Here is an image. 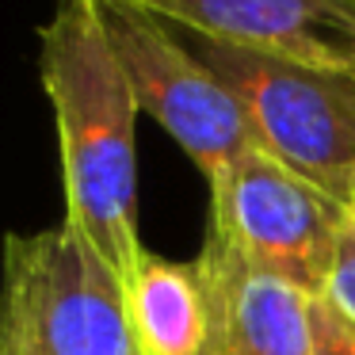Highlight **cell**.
Wrapping results in <instances>:
<instances>
[{"label":"cell","mask_w":355,"mask_h":355,"mask_svg":"<svg viewBox=\"0 0 355 355\" xmlns=\"http://www.w3.org/2000/svg\"><path fill=\"white\" fill-rule=\"evenodd\" d=\"M39 80L54 111L65 225L111 268L134 275L138 233V100L103 27L100 0H58L39 27Z\"/></svg>","instance_id":"cell-1"},{"label":"cell","mask_w":355,"mask_h":355,"mask_svg":"<svg viewBox=\"0 0 355 355\" xmlns=\"http://www.w3.org/2000/svg\"><path fill=\"white\" fill-rule=\"evenodd\" d=\"M176 31V27H172ZM252 123L256 146L313 180L329 195L355 202V73L298 58L233 46L195 31H176Z\"/></svg>","instance_id":"cell-2"},{"label":"cell","mask_w":355,"mask_h":355,"mask_svg":"<svg viewBox=\"0 0 355 355\" xmlns=\"http://www.w3.org/2000/svg\"><path fill=\"white\" fill-rule=\"evenodd\" d=\"M0 352L141 355L123 275L73 225L8 237Z\"/></svg>","instance_id":"cell-3"},{"label":"cell","mask_w":355,"mask_h":355,"mask_svg":"<svg viewBox=\"0 0 355 355\" xmlns=\"http://www.w3.org/2000/svg\"><path fill=\"white\" fill-rule=\"evenodd\" d=\"M355 210L298 176L268 149H245L210 184V233L248 263L291 279L313 298L329 294L336 248Z\"/></svg>","instance_id":"cell-4"},{"label":"cell","mask_w":355,"mask_h":355,"mask_svg":"<svg viewBox=\"0 0 355 355\" xmlns=\"http://www.w3.org/2000/svg\"><path fill=\"white\" fill-rule=\"evenodd\" d=\"M100 12L141 115L191 157L207 184L245 149H256L252 123L237 96L168 24L130 0H100Z\"/></svg>","instance_id":"cell-5"},{"label":"cell","mask_w":355,"mask_h":355,"mask_svg":"<svg viewBox=\"0 0 355 355\" xmlns=\"http://www.w3.org/2000/svg\"><path fill=\"white\" fill-rule=\"evenodd\" d=\"M176 31L355 73V0H130Z\"/></svg>","instance_id":"cell-6"},{"label":"cell","mask_w":355,"mask_h":355,"mask_svg":"<svg viewBox=\"0 0 355 355\" xmlns=\"http://www.w3.org/2000/svg\"><path fill=\"white\" fill-rule=\"evenodd\" d=\"M210 298L207 355H313V294L207 233L195 256Z\"/></svg>","instance_id":"cell-7"},{"label":"cell","mask_w":355,"mask_h":355,"mask_svg":"<svg viewBox=\"0 0 355 355\" xmlns=\"http://www.w3.org/2000/svg\"><path fill=\"white\" fill-rule=\"evenodd\" d=\"M126 302L141 355H207L210 298L195 260H164L146 248L126 279Z\"/></svg>","instance_id":"cell-8"},{"label":"cell","mask_w":355,"mask_h":355,"mask_svg":"<svg viewBox=\"0 0 355 355\" xmlns=\"http://www.w3.org/2000/svg\"><path fill=\"white\" fill-rule=\"evenodd\" d=\"M313 355H355V324L329 298L313 302Z\"/></svg>","instance_id":"cell-9"},{"label":"cell","mask_w":355,"mask_h":355,"mask_svg":"<svg viewBox=\"0 0 355 355\" xmlns=\"http://www.w3.org/2000/svg\"><path fill=\"white\" fill-rule=\"evenodd\" d=\"M324 298L355 324V214L347 222L344 237H340V248H336V268H332V279H329V294Z\"/></svg>","instance_id":"cell-10"},{"label":"cell","mask_w":355,"mask_h":355,"mask_svg":"<svg viewBox=\"0 0 355 355\" xmlns=\"http://www.w3.org/2000/svg\"><path fill=\"white\" fill-rule=\"evenodd\" d=\"M0 355H12V352H0Z\"/></svg>","instance_id":"cell-11"},{"label":"cell","mask_w":355,"mask_h":355,"mask_svg":"<svg viewBox=\"0 0 355 355\" xmlns=\"http://www.w3.org/2000/svg\"><path fill=\"white\" fill-rule=\"evenodd\" d=\"M352 210H355V202H352Z\"/></svg>","instance_id":"cell-12"}]
</instances>
